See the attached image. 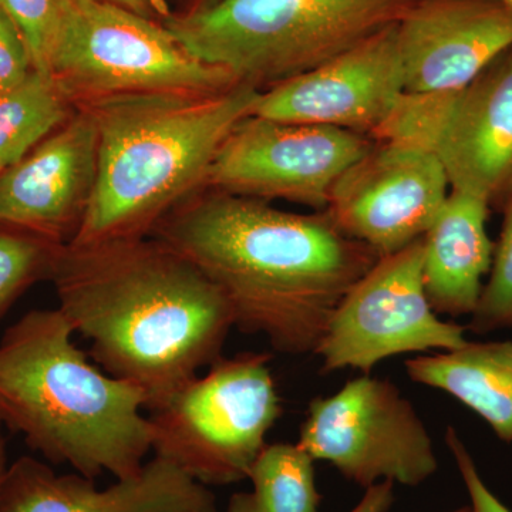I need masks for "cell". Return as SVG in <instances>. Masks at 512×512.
<instances>
[{
  "mask_svg": "<svg viewBox=\"0 0 512 512\" xmlns=\"http://www.w3.org/2000/svg\"><path fill=\"white\" fill-rule=\"evenodd\" d=\"M150 235L221 289L234 328L292 356L315 355L339 303L380 259L326 211L293 214L207 188L164 215Z\"/></svg>",
  "mask_w": 512,
  "mask_h": 512,
  "instance_id": "1",
  "label": "cell"
},
{
  "mask_svg": "<svg viewBox=\"0 0 512 512\" xmlns=\"http://www.w3.org/2000/svg\"><path fill=\"white\" fill-rule=\"evenodd\" d=\"M50 281L97 365L140 387L150 413L220 359L234 328L221 289L153 235L60 245Z\"/></svg>",
  "mask_w": 512,
  "mask_h": 512,
  "instance_id": "2",
  "label": "cell"
},
{
  "mask_svg": "<svg viewBox=\"0 0 512 512\" xmlns=\"http://www.w3.org/2000/svg\"><path fill=\"white\" fill-rule=\"evenodd\" d=\"M59 308L36 309L0 339V423L53 464L96 480L140 473L153 451L146 394L94 366Z\"/></svg>",
  "mask_w": 512,
  "mask_h": 512,
  "instance_id": "3",
  "label": "cell"
},
{
  "mask_svg": "<svg viewBox=\"0 0 512 512\" xmlns=\"http://www.w3.org/2000/svg\"><path fill=\"white\" fill-rule=\"evenodd\" d=\"M262 90L235 84L214 93H138L76 109L97 130V177L70 244L140 238L204 188L221 144L251 116Z\"/></svg>",
  "mask_w": 512,
  "mask_h": 512,
  "instance_id": "4",
  "label": "cell"
},
{
  "mask_svg": "<svg viewBox=\"0 0 512 512\" xmlns=\"http://www.w3.org/2000/svg\"><path fill=\"white\" fill-rule=\"evenodd\" d=\"M419 0H218L163 25L201 62L264 90L396 25Z\"/></svg>",
  "mask_w": 512,
  "mask_h": 512,
  "instance_id": "5",
  "label": "cell"
},
{
  "mask_svg": "<svg viewBox=\"0 0 512 512\" xmlns=\"http://www.w3.org/2000/svg\"><path fill=\"white\" fill-rule=\"evenodd\" d=\"M49 76L74 107L138 93H214L239 84L157 20L106 0H63Z\"/></svg>",
  "mask_w": 512,
  "mask_h": 512,
  "instance_id": "6",
  "label": "cell"
},
{
  "mask_svg": "<svg viewBox=\"0 0 512 512\" xmlns=\"http://www.w3.org/2000/svg\"><path fill=\"white\" fill-rule=\"evenodd\" d=\"M266 352L215 360L150 413L154 456L198 483L229 485L248 478L282 414Z\"/></svg>",
  "mask_w": 512,
  "mask_h": 512,
  "instance_id": "7",
  "label": "cell"
},
{
  "mask_svg": "<svg viewBox=\"0 0 512 512\" xmlns=\"http://www.w3.org/2000/svg\"><path fill=\"white\" fill-rule=\"evenodd\" d=\"M386 140L433 151L451 190L503 211L512 197V46L460 92L404 94L375 137Z\"/></svg>",
  "mask_w": 512,
  "mask_h": 512,
  "instance_id": "8",
  "label": "cell"
},
{
  "mask_svg": "<svg viewBox=\"0 0 512 512\" xmlns=\"http://www.w3.org/2000/svg\"><path fill=\"white\" fill-rule=\"evenodd\" d=\"M298 444L365 490L379 480L416 487L439 468L429 430L413 404L396 384L370 375L313 399Z\"/></svg>",
  "mask_w": 512,
  "mask_h": 512,
  "instance_id": "9",
  "label": "cell"
},
{
  "mask_svg": "<svg viewBox=\"0 0 512 512\" xmlns=\"http://www.w3.org/2000/svg\"><path fill=\"white\" fill-rule=\"evenodd\" d=\"M423 256L420 238L380 258L346 293L315 350L323 373L355 369L370 375L389 357L466 345V326L444 322L431 308Z\"/></svg>",
  "mask_w": 512,
  "mask_h": 512,
  "instance_id": "10",
  "label": "cell"
},
{
  "mask_svg": "<svg viewBox=\"0 0 512 512\" xmlns=\"http://www.w3.org/2000/svg\"><path fill=\"white\" fill-rule=\"evenodd\" d=\"M375 146L345 128L245 117L212 161L204 188L328 210L340 177Z\"/></svg>",
  "mask_w": 512,
  "mask_h": 512,
  "instance_id": "11",
  "label": "cell"
},
{
  "mask_svg": "<svg viewBox=\"0 0 512 512\" xmlns=\"http://www.w3.org/2000/svg\"><path fill=\"white\" fill-rule=\"evenodd\" d=\"M448 178L433 151L375 141L330 192L329 217L380 258L423 238L448 197Z\"/></svg>",
  "mask_w": 512,
  "mask_h": 512,
  "instance_id": "12",
  "label": "cell"
},
{
  "mask_svg": "<svg viewBox=\"0 0 512 512\" xmlns=\"http://www.w3.org/2000/svg\"><path fill=\"white\" fill-rule=\"evenodd\" d=\"M404 94L396 23L311 72L264 90L252 114L375 138Z\"/></svg>",
  "mask_w": 512,
  "mask_h": 512,
  "instance_id": "13",
  "label": "cell"
},
{
  "mask_svg": "<svg viewBox=\"0 0 512 512\" xmlns=\"http://www.w3.org/2000/svg\"><path fill=\"white\" fill-rule=\"evenodd\" d=\"M404 93L463 90L512 46V12L497 0H419L397 23Z\"/></svg>",
  "mask_w": 512,
  "mask_h": 512,
  "instance_id": "14",
  "label": "cell"
},
{
  "mask_svg": "<svg viewBox=\"0 0 512 512\" xmlns=\"http://www.w3.org/2000/svg\"><path fill=\"white\" fill-rule=\"evenodd\" d=\"M97 156L96 124L76 109L28 156L0 171V224L70 244L92 198Z\"/></svg>",
  "mask_w": 512,
  "mask_h": 512,
  "instance_id": "15",
  "label": "cell"
},
{
  "mask_svg": "<svg viewBox=\"0 0 512 512\" xmlns=\"http://www.w3.org/2000/svg\"><path fill=\"white\" fill-rule=\"evenodd\" d=\"M2 512H218L217 498L164 458L146 461L140 473L97 488L92 478L56 474L42 461L22 457L8 467Z\"/></svg>",
  "mask_w": 512,
  "mask_h": 512,
  "instance_id": "16",
  "label": "cell"
},
{
  "mask_svg": "<svg viewBox=\"0 0 512 512\" xmlns=\"http://www.w3.org/2000/svg\"><path fill=\"white\" fill-rule=\"evenodd\" d=\"M488 214L487 202L451 190L424 235V288L437 315L457 318L476 311L495 249Z\"/></svg>",
  "mask_w": 512,
  "mask_h": 512,
  "instance_id": "17",
  "label": "cell"
},
{
  "mask_svg": "<svg viewBox=\"0 0 512 512\" xmlns=\"http://www.w3.org/2000/svg\"><path fill=\"white\" fill-rule=\"evenodd\" d=\"M413 382L443 390L473 410L495 436L512 443V342H467L463 348L406 362Z\"/></svg>",
  "mask_w": 512,
  "mask_h": 512,
  "instance_id": "18",
  "label": "cell"
},
{
  "mask_svg": "<svg viewBox=\"0 0 512 512\" xmlns=\"http://www.w3.org/2000/svg\"><path fill=\"white\" fill-rule=\"evenodd\" d=\"M313 463L298 443L266 444L249 468L252 490L232 495L225 512H319Z\"/></svg>",
  "mask_w": 512,
  "mask_h": 512,
  "instance_id": "19",
  "label": "cell"
},
{
  "mask_svg": "<svg viewBox=\"0 0 512 512\" xmlns=\"http://www.w3.org/2000/svg\"><path fill=\"white\" fill-rule=\"evenodd\" d=\"M74 111L55 80L36 70L18 87L0 94V171L28 156Z\"/></svg>",
  "mask_w": 512,
  "mask_h": 512,
  "instance_id": "20",
  "label": "cell"
},
{
  "mask_svg": "<svg viewBox=\"0 0 512 512\" xmlns=\"http://www.w3.org/2000/svg\"><path fill=\"white\" fill-rule=\"evenodd\" d=\"M59 247L25 229L0 224V319L29 286L50 279Z\"/></svg>",
  "mask_w": 512,
  "mask_h": 512,
  "instance_id": "21",
  "label": "cell"
},
{
  "mask_svg": "<svg viewBox=\"0 0 512 512\" xmlns=\"http://www.w3.org/2000/svg\"><path fill=\"white\" fill-rule=\"evenodd\" d=\"M503 214V228L495 242L490 279L484 285L476 311L466 328L477 335L512 328V197L505 204Z\"/></svg>",
  "mask_w": 512,
  "mask_h": 512,
  "instance_id": "22",
  "label": "cell"
},
{
  "mask_svg": "<svg viewBox=\"0 0 512 512\" xmlns=\"http://www.w3.org/2000/svg\"><path fill=\"white\" fill-rule=\"evenodd\" d=\"M0 9L25 37L36 72L49 76L50 56L59 32L63 0H0Z\"/></svg>",
  "mask_w": 512,
  "mask_h": 512,
  "instance_id": "23",
  "label": "cell"
},
{
  "mask_svg": "<svg viewBox=\"0 0 512 512\" xmlns=\"http://www.w3.org/2000/svg\"><path fill=\"white\" fill-rule=\"evenodd\" d=\"M35 72L25 37L0 9V94L15 89Z\"/></svg>",
  "mask_w": 512,
  "mask_h": 512,
  "instance_id": "24",
  "label": "cell"
},
{
  "mask_svg": "<svg viewBox=\"0 0 512 512\" xmlns=\"http://www.w3.org/2000/svg\"><path fill=\"white\" fill-rule=\"evenodd\" d=\"M446 444L451 456L456 461L458 471L470 495L471 508L474 512H512L485 485L478 473L476 463L467 450L466 444L458 436L454 427H447Z\"/></svg>",
  "mask_w": 512,
  "mask_h": 512,
  "instance_id": "25",
  "label": "cell"
},
{
  "mask_svg": "<svg viewBox=\"0 0 512 512\" xmlns=\"http://www.w3.org/2000/svg\"><path fill=\"white\" fill-rule=\"evenodd\" d=\"M394 483L390 480H384L382 483L372 485L366 488L362 500L350 512H387L394 503L393 493ZM453 512H474L471 505L461 507Z\"/></svg>",
  "mask_w": 512,
  "mask_h": 512,
  "instance_id": "26",
  "label": "cell"
},
{
  "mask_svg": "<svg viewBox=\"0 0 512 512\" xmlns=\"http://www.w3.org/2000/svg\"><path fill=\"white\" fill-rule=\"evenodd\" d=\"M106 2L116 3L123 8L133 10L138 15L154 20L161 19L163 22L173 15L165 0H106Z\"/></svg>",
  "mask_w": 512,
  "mask_h": 512,
  "instance_id": "27",
  "label": "cell"
},
{
  "mask_svg": "<svg viewBox=\"0 0 512 512\" xmlns=\"http://www.w3.org/2000/svg\"><path fill=\"white\" fill-rule=\"evenodd\" d=\"M6 471H8V461H6V441L5 436H3V426L2 423H0V491H2ZM0 512H2V510H0Z\"/></svg>",
  "mask_w": 512,
  "mask_h": 512,
  "instance_id": "28",
  "label": "cell"
},
{
  "mask_svg": "<svg viewBox=\"0 0 512 512\" xmlns=\"http://www.w3.org/2000/svg\"><path fill=\"white\" fill-rule=\"evenodd\" d=\"M218 0H197V3H195L194 8H207V6L214 5V3H217Z\"/></svg>",
  "mask_w": 512,
  "mask_h": 512,
  "instance_id": "29",
  "label": "cell"
},
{
  "mask_svg": "<svg viewBox=\"0 0 512 512\" xmlns=\"http://www.w3.org/2000/svg\"><path fill=\"white\" fill-rule=\"evenodd\" d=\"M497 2H500L501 5H504L505 8L510 9L512 12V0H497Z\"/></svg>",
  "mask_w": 512,
  "mask_h": 512,
  "instance_id": "30",
  "label": "cell"
}]
</instances>
